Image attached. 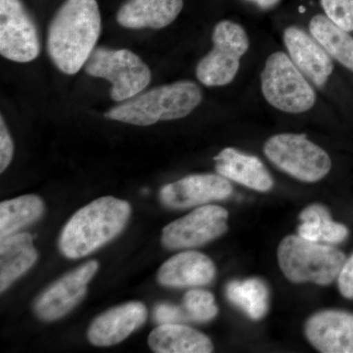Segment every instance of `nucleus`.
<instances>
[{
    "label": "nucleus",
    "mask_w": 353,
    "mask_h": 353,
    "mask_svg": "<svg viewBox=\"0 0 353 353\" xmlns=\"http://www.w3.org/2000/svg\"><path fill=\"white\" fill-rule=\"evenodd\" d=\"M101 30L97 0H66L48 28L51 61L67 75L78 73L94 50Z\"/></svg>",
    "instance_id": "f257e3e1"
},
{
    "label": "nucleus",
    "mask_w": 353,
    "mask_h": 353,
    "mask_svg": "<svg viewBox=\"0 0 353 353\" xmlns=\"http://www.w3.org/2000/svg\"><path fill=\"white\" fill-rule=\"evenodd\" d=\"M131 211L129 202L112 196L90 202L65 225L58 241L60 252L70 259L87 256L124 230Z\"/></svg>",
    "instance_id": "f03ea898"
},
{
    "label": "nucleus",
    "mask_w": 353,
    "mask_h": 353,
    "mask_svg": "<svg viewBox=\"0 0 353 353\" xmlns=\"http://www.w3.org/2000/svg\"><path fill=\"white\" fill-rule=\"evenodd\" d=\"M201 101V90L196 83L179 81L134 95L108 110L105 117L136 126H150L159 121L187 117Z\"/></svg>",
    "instance_id": "7ed1b4c3"
},
{
    "label": "nucleus",
    "mask_w": 353,
    "mask_h": 353,
    "mask_svg": "<svg viewBox=\"0 0 353 353\" xmlns=\"http://www.w3.org/2000/svg\"><path fill=\"white\" fill-rule=\"evenodd\" d=\"M278 260L285 277L292 283L332 284L345 264V253L299 236H288L278 248Z\"/></svg>",
    "instance_id": "20e7f679"
},
{
    "label": "nucleus",
    "mask_w": 353,
    "mask_h": 353,
    "mask_svg": "<svg viewBox=\"0 0 353 353\" xmlns=\"http://www.w3.org/2000/svg\"><path fill=\"white\" fill-rule=\"evenodd\" d=\"M261 92L265 101L285 113L307 112L316 103L312 85L283 51L272 53L265 61Z\"/></svg>",
    "instance_id": "39448f33"
},
{
    "label": "nucleus",
    "mask_w": 353,
    "mask_h": 353,
    "mask_svg": "<svg viewBox=\"0 0 353 353\" xmlns=\"http://www.w3.org/2000/svg\"><path fill=\"white\" fill-rule=\"evenodd\" d=\"M263 150L277 168L303 182H318L332 169L328 153L305 134H275L267 139Z\"/></svg>",
    "instance_id": "423d86ee"
},
{
    "label": "nucleus",
    "mask_w": 353,
    "mask_h": 353,
    "mask_svg": "<svg viewBox=\"0 0 353 353\" xmlns=\"http://www.w3.org/2000/svg\"><path fill=\"white\" fill-rule=\"evenodd\" d=\"M83 67L88 75L112 83L110 94L114 101H126L141 94L152 81L148 65L128 50L97 48Z\"/></svg>",
    "instance_id": "0eeeda50"
},
{
    "label": "nucleus",
    "mask_w": 353,
    "mask_h": 353,
    "mask_svg": "<svg viewBox=\"0 0 353 353\" xmlns=\"http://www.w3.org/2000/svg\"><path fill=\"white\" fill-rule=\"evenodd\" d=\"M213 48L196 67V77L206 87H223L238 75L241 60L250 48V38L243 26L230 20L216 24Z\"/></svg>",
    "instance_id": "6e6552de"
},
{
    "label": "nucleus",
    "mask_w": 353,
    "mask_h": 353,
    "mask_svg": "<svg viewBox=\"0 0 353 353\" xmlns=\"http://www.w3.org/2000/svg\"><path fill=\"white\" fill-rule=\"evenodd\" d=\"M41 52L38 29L21 0H0V53L6 59L27 63Z\"/></svg>",
    "instance_id": "1a4fd4ad"
},
{
    "label": "nucleus",
    "mask_w": 353,
    "mask_h": 353,
    "mask_svg": "<svg viewBox=\"0 0 353 353\" xmlns=\"http://www.w3.org/2000/svg\"><path fill=\"white\" fill-rule=\"evenodd\" d=\"M228 217L229 213L221 206L204 205L194 209L164 228L162 245L171 250L205 245L226 233Z\"/></svg>",
    "instance_id": "9d476101"
},
{
    "label": "nucleus",
    "mask_w": 353,
    "mask_h": 353,
    "mask_svg": "<svg viewBox=\"0 0 353 353\" xmlns=\"http://www.w3.org/2000/svg\"><path fill=\"white\" fill-rule=\"evenodd\" d=\"M99 267V262L95 260L88 261L43 290L34 306L39 319L55 321L68 314L85 297L88 284L97 274Z\"/></svg>",
    "instance_id": "9b49d317"
},
{
    "label": "nucleus",
    "mask_w": 353,
    "mask_h": 353,
    "mask_svg": "<svg viewBox=\"0 0 353 353\" xmlns=\"http://www.w3.org/2000/svg\"><path fill=\"white\" fill-rule=\"evenodd\" d=\"M232 192L231 183L225 176L199 174L164 185L160 190V199L167 208L183 209L227 199Z\"/></svg>",
    "instance_id": "f8f14e48"
},
{
    "label": "nucleus",
    "mask_w": 353,
    "mask_h": 353,
    "mask_svg": "<svg viewBox=\"0 0 353 353\" xmlns=\"http://www.w3.org/2000/svg\"><path fill=\"white\" fill-rule=\"evenodd\" d=\"M304 331L318 352L353 353V313L321 311L309 318Z\"/></svg>",
    "instance_id": "ddd939ff"
},
{
    "label": "nucleus",
    "mask_w": 353,
    "mask_h": 353,
    "mask_svg": "<svg viewBox=\"0 0 353 353\" xmlns=\"http://www.w3.org/2000/svg\"><path fill=\"white\" fill-rule=\"evenodd\" d=\"M283 38L288 54L297 68L316 87H324L333 73L334 65L321 44L296 26L288 27Z\"/></svg>",
    "instance_id": "4468645a"
},
{
    "label": "nucleus",
    "mask_w": 353,
    "mask_h": 353,
    "mask_svg": "<svg viewBox=\"0 0 353 353\" xmlns=\"http://www.w3.org/2000/svg\"><path fill=\"white\" fill-rule=\"evenodd\" d=\"M148 318V309L139 301L127 303L102 313L90 325L88 341L95 347H110L141 328Z\"/></svg>",
    "instance_id": "2eb2a0df"
},
{
    "label": "nucleus",
    "mask_w": 353,
    "mask_h": 353,
    "mask_svg": "<svg viewBox=\"0 0 353 353\" xmlns=\"http://www.w3.org/2000/svg\"><path fill=\"white\" fill-rule=\"evenodd\" d=\"M216 267L203 253L185 252L171 257L158 271V282L165 287H199L214 280Z\"/></svg>",
    "instance_id": "dca6fc26"
},
{
    "label": "nucleus",
    "mask_w": 353,
    "mask_h": 353,
    "mask_svg": "<svg viewBox=\"0 0 353 353\" xmlns=\"http://www.w3.org/2000/svg\"><path fill=\"white\" fill-rule=\"evenodd\" d=\"M216 171L228 180L259 192L273 188V179L259 157L227 148L214 157Z\"/></svg>",
    "instance_id": "f3484780"
},
{
    "label": "nucleus",
    "mask_w": 353,
    "mask_h": 353,
    "mask_svg": "<svg viewBox=\"0 0 353 353\" xmlns=\"http://www.w3.org/2000/svg\"><path fill=\"white\" fill-rule=\"evenodd\" d=\"M183 7V0H127L116 19L127 29H162L176 19Z\"/></svg>",
    "instance_id": "a211bd4d"
},
{
    "label": "nucleus",
    "mask_w": 353,
    "mask_h": 353,
    "mask_svg": "<svg viewBox=\"0 0 353 353\" xmlns=\"http://www.w3.org/2000/svg\"><path fill=\"white\" fill-rule=\"evenodd\" d=\"M38 260V252L28 233L13 234L0 243V290L8 289Z\"/></svg>",
    "instance_id": "6ab92c4d"
},
{
    "label": "nucleus",
    "mask_w": 353,
    "mask_h": 353,
    "mask_svg": "<svg viewBox=\"0 0 353 353\" xmlns=\"http://www.w3.org/2000/svg\"><path fill=\"white\" fill-rule=\"evenodd\" d=\"M148 345L157 353H209L214 350L208 336L180 323L159 325L148 336Z\"/></svg>",
    "instance_id": "aec40b11"
},
{
    "label": "nucleus",
    "mask_w": 353,
    "mask_h": 353,
    "mask_svg": "<svg viewBox=\"0 0 353 353\" xmlns=\"http://www.w3.org/2000/svg\"><path fill=\"white\" fill-rule=\"evenodd\" d=\"M309 32L339 63L353 72V37L334 24L326 15H316L309 23Z\"/></svg>",
    "instance_id": "412c9836"
},
{
    "label": "nucleus",
    "mask_w": 353,
    "mask_h": 353,
    "mask_svg": "<svg viewBox=\"0 0 353 353\" xmlns=\"http://www.w3.org/2000/svg\"><path fill=\"white\" fill-rule=\"evenodd\" d=\"M44 212L43 199L28 194L0 203V239L15 234L20 229L36 222Z\"/></svg>",
    "instance_id": "4be33fe9"
},
{
    "label": "nucleus",
    "mask_w": 353,
    "mask_h": 353,
    "mask_svg": "<svg viewBox=\"0 0 353 353\" xmlns=\"http://www.w3.org/2000/svg\"><path fill=\"white\" fill-rule=\"evenodd\" d=\"M226 296L234 305L241 308L250 319H261L268 311V287L260 279L252 278L229 283L226 288Z\"/></svg>",
    "instance_id": "5701e85b"
},
{
    "label": "nucleus",
    "mask_w": 353,
    "mask_h": 353,
    "mask_svg": "<svg viewBox=\"0 0 353 353\" xmlns=\"http://www.w3.org/2000/svg\"><path fill=\"white\" fill-rule=\"evenodd\" d=\"M183 308L192 322H208L218 314L214 296L204 290H189L183 296Z\"/></svg>",
    "instance_id": "b1692460"
},
{
    "label": "nucleus",
    "mask_w": 353,
    "mask_h": 353,
    "mask_svg": "<svg viewBox=\"0 0 353 353\" xmlns=\"http://www.w3.org/2000/svg\"><path fill=\"white\" fill-rule=\"evenodd\" d=\"M325 15L347 32H353V0H321Z\"/></svg>",
    "instance_id": "393cba45"
},
{
    "label": "nucleus",
    "mask_w": 353,
    "mask_h": 353,
    "mask_svg": "<svg viewBox=\"0 0 353 353\" xmlns=\"http://www.w3.org/2000/svg\"><path fill=\"white\" fill-rule=\"evenodd\" d=\"M153 317L155 322L159 325L189 321L183 306L180 307V306L167 303L158 304L153 312Z\"/></svg>",
    "instance_id": "a878e982"
},
{
    "label": "nucleus",
    "mask_w": 353,
    "mask_h": 353,
    "mask_svg": "<svg viewBox=\"0 0 353 353\" xmlns=\"http://www.w3.org/2000/svg\"><path fill=\"white\" fill-rule=\"evenodd\" d=\"M13 153V141L1 116V120H0V172L1 173H3L10 164Z\"/></svg>",
    "instance_id": "bb28decb"
},
{
    "label": "nucleus",
    "mask_w": 353,
    "mask_h": 353,
    "mask_svg": "<svg viewBox=\"0 0 353 353\" xmlns=\"http://www.w3.org/2000/svg\"><path fill=\"white\" fill-rule=\"evenodd\" d=\"M338 285L341 296L347 299H353V253L350 259L345 260L339 274Z\"/></svg>",
    "instance_id": "cd10ccee"
},
{
    "label": "nucleus",
    "mask_w": 353,
    "mask_h": 353,
    "mask_svg": "<svg viewBox=\"0 0 353 353\" xmlns=\"http://www.w3.org/2000/svg\"><path fill=\"white\" fill-rule=\"evenodd\" d=\"M250 3L254 4L255 6L262 9V10H268V9L273 8L279 4L281 0H245Z\"/></svg>",
    "instance_id": "c85d7f7f"
}]
</instances>
